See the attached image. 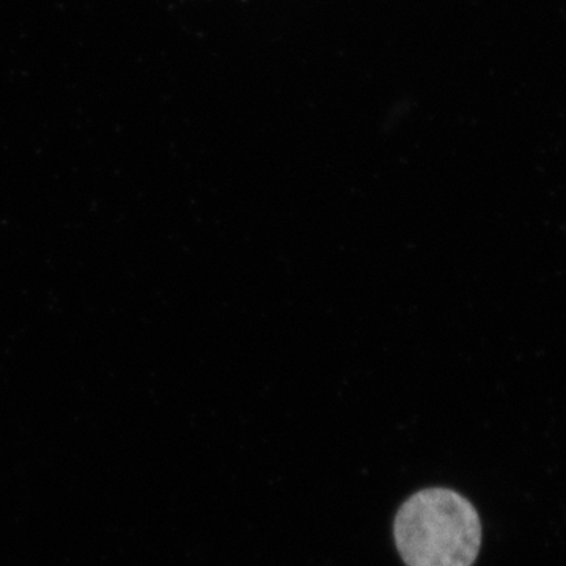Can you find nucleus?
Wrapping results in <instances>:
<instances>
[{
    "label": "nucleus",
    "mask_w": 566,
    "mask_h": 566,
    "mask_svg": "<svg viewBox=\"0 0 566 566\" xmlns=\"http://www.w3.org/2000/svg\"><path fill=\"white\" fill-rule=\"evenodd\" d=\"M394 535L406 566H472L482 546L474 505L446 488L411 495L395 516Z\"/></svg>",
    "instance_id": "1"
}]
</instances>
